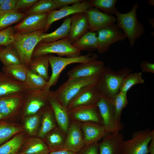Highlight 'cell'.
<instances>
[{
	"label": "cell",
	"mask_w": 154,
	"mask_h": 154,
	"mask_svg": "<svg viewBox=\"0 0 154 154\" xmlns=\"http://www.w3.org/2000/svg\"><path fill=\"white\" fill-rule=\"evenodd\" d=\"M102 75L68 79L54 91V93L60 102L67 109L70 101L80 91L88 87L97 85Z\"/></svg>",
	"instance_id": "cell-1"
},
{
	"label": "cell",
	"mask_w": 154,
	"mask_h": 154,
	"mask_svg": "<svg viewBox=\"0 0 154 154\" xmlns=\"http://www.w3.org/2000/svg\"><path fill=\"white\" fill-rule=\"evenodd\" d=\"M139 7L138 3L134 5L131 9L125 13H122L118 10L115 15L116 17L117 28L122 29L129 40V45L133 47L136 40L144 33L143 24L137 19L136 12Z\"/></svg>",
	"instance_id": "cell-2"
},
{
	"label": "cell",
	"mask_w": 154,
	"mask_h": 154,
	"mask_svg": "<svg viewBox=\"0 0 154 154\" xmlns=\"http://www.w3.org/2000/svg\"><path fill=\"white\" fill-rule=\"evenodd\" d=\"M43 32L44 30H40L27 34L14 33L11 44L19 55L21 64L28 66L34 50L40 42L41 35Z\"/></svg>",
	"instance_id": "cell-3"
},
{
	"label": "cell",
	"mask_w": 154,
	"mask_h": 154,
	"mask_svg": "<svg viewBox=\"0 0 154 154\" xmlns=\"http://www.w3.org/2000/svg\"><path fill=\"white\" fill-rule=\"evenodd\" d=\"M131 70L124 67L116 71L106 67L97 86L100 92L112 99L119 92L121 84Z\"/></svg>",
	"instance_id": "cell-4"
},
{
	"label": "cell",
	"mask_w": 154,
	"mask_h": 154,
	"mask_svg": "<svg viewBox=\"0 0 154 154\" xmlns=\"http://www.w3.org/2000/svg\"><path fill=\"white\" fill-rule=\"evenodd\" d=\"M48 57L52 72L46 88L49 90L51 87L56 84L60 73L67 66L71 64H81L96 60L98 56L96 53L89 52L85 55L70 57L55 56L49 54Z\"/></svg>",
	"instance_id": "cell-5"
},
{
	"label": "cell",
	"mask_w": 154,
	"mask_h": 154,
	"mask_svg": "<svg viewBox=\"0 0 154 154\" xmlns=\"http://www.w3.org/2000/svg\"><path fill=\"white\" fill-rule=\"evenodd\" d=\"M52 53L60 57H70L80 55L81 51L73 46L68 38L52 42H39L36 46L32 58Z\"/></svg>",
	"instance_id": "cell-6"
},
{
	"label": "cell",
	"mask_w": 154,
	"mask_h": 154,
	"mask_svg": "<svg viewBox=\"0 0 154 154\" xmlns=\"http://www.w3.org/2000/svg\"><path fill=\"white\" fill-rule=\"evenodd\" d=\"M154 135V130L148 129L135 132L129 139L124 141L123 154H147L149 146Z\"/></svg>",
	"instance_id": "cell-7"
},
{
	"label": "cell",
	"mask_w": 154,
	"mask_h": 154,
	"mask_svg": "<svg viewBox=\"0 0 154 154\" xmlns=\"http://www.w3.org/2000/svg\"><path fill=\"white\" fill-rule=\"evenodd\" d=\"M96 106L108 133L120 131L123 125L115 118L113 99L100 93Z\"/></svg>",
	"instance_id": "cell-8"
},
{
	"label": "cell",
	"mask_w": 154,
	"mask_h": 154,
	"mask_svg": "<svg viewBox=\"0 0 154 154\" xmlns=\"http://www.w3.org/2000/svg\"><path fill=\"white\" fill-rule=\"evenodd\" d=\"M97 32L98 47L97 50L100 54L106 52L112 44L123 40L127 38L123 32L114 24L102 29Z\"/></svg>",
	"instance_id": "cell-9"
},
{
	"label": "cell",
	"mask_w": 154,
	"mask_h": 154,
	"mask_svg": "<svg viewBox=\"0 0 154 154\" xmlns=\"http://www.w3.org/2000/svg\"><path fill=\"white\" fill-rule=\"evenodd\" d=\"M106 68L104 62L100 60L81 63L68 72V79L101 75Z\"/></svg>",
	"instance_id": "cell-10"
},
{
	"label": "cell",
	"mask_w": 154,
	"mask_h": 154,
	"mask_svg": "<svg viewBox=\"0 0 154 154\" xmlns=\"http://www.w3.org/2000/svg\"><path fill=\"white\" fill-rule=\"evenodd\" d=\"M48 13L27 16L14 27L15 32L27 34L40 30L44 31L47 25Z\"/></svg>",
	"instance_id": "cell-11"
},
{
	"label": "cell",
	"mask_w": 154,
	"mask_h": 154,
	"mask_svg": "<svg viewBox=\"0 0 154 154\" xmlns=\"http://www.w3.org/2000/svg\"><path fill=\"white\" fill-rule=\"evenodd\" d=\"M89 27V31L95 32L108 27L116 21V17L108 15L95 7H92L84 13Z\"/></svg>",
	"instance_id": "cell-12"
},
{
	"label": "cell",
	"mask_w": 154,
	"mask_h": 154,
	"mask_svg": "<svg viewBox=\"0 0 154 154\" xmlns=\"http://www.w3.org/2000/svg\"><path fill=\"white\" fill-rule=\"evenodd\" d=\"M92 7L88 1L75 3L71 6L66 7L58 10H54L48 13L46 27L44 32L48 31L51 25L54 22L62 18L73 14L85 13Z\"/></svg>",
	"instance_id": "cell-13"
},
{
	"label": "cell",
	"mask_w": 154,
	"mask_h": 154,
	"mask_svg": "<svg viewBox=\"0 0 154 154\" xmlns=\"http://www.w3.org/2000/svg\"><path fill=\"white\" fill-rule=\"evenodd\" d=\"M50 90L46 88L38 90L26 91L25 94L29 98L25 110L27 116L35 115L48 102V97Z\"/></svg>",
	"instance_id": "cell-14"
},
{
	"label": "cell",
	"mask_w": 154,
	"mask_h": 154,
	"mask_svg": "<svg viewBox=\"0 0 154 154\" xmlns=\"http://www.w3.org/2000/svg\"><path fill=\"white\" fill-rule=\"evenodd\" d=\"M123 134L117 131L108 134L98 143L99 154H120L124 143Z\"/></svg>",
	"instance_id": "cell-15"
},
{
	"label": "cell",
	"mask_w": 154,
	"mask_h": 154,
	"mask_svg": "<svg viewBox=\"0 0 154 154\" xmlns=\"http://www.w3.org/2000/svg\"><path fill=\"white\" fill-rule=\"evenodd\" d=\"M68 110L69 116L79 121L93 122L103 125L96 105L82 106Z\"/></svg>",
	"instance_id": "cell-16"
},
{
	"label": "cell",
	"mask_w": 154,
	"mask_h": 154,
	"mask_svg": "<svg viewBox=\"0 0 154 154\" xmlns=\"http://www.w3.org/2000/svg\"><path fill=\"white\" fill-rule=\"evenodd\" d=\"M97 85L88 87L80 91L70 101L67 109L68 110L82 106L96 105L100 94Z\"/></svg>",
	"instance_id": "cell-17"
},
{
	"label": "cell",
	"mask_w": 154,
	"mask_h": 154,
	"mask_svg": "<svg viewBox=\"0 0 154 154\" xmlns=\"http://www.w3.org/2000/svg\"><path fill=\"white\" fill-rule=\"evenodd\" d=\"M48 100L57 123L61 130L67 133L69 126L68 110L60 102L54 91L50 90Z\"/></svg>",
	"instance_id": "cell-18"
},
{
	"label": "cell",
	"mask_w": 154,
	"mask_h": 154,
	"mask_svg": "<svg viewBox=\"0 0 154 154\" xmlns=\"http://www.w3.org/2000/svg\"><path fill=\"white\" fill-rule=\"evenodd\" d=\"M84 146L98 143L108 134L103 125L93 122H84L81 124Z\"/></svg>",
	"instance_id": "cell-19"
},
{
	"label": "cell",
	"mask_w": 154,
	"mask_h": 154,
	"mask_svg": "<svg viewBox=\"0 0 154 154\" xmlns=\"http://www.w3.org/2000/svg\"><path fill=\"white\" fill-rule=\"evenodd\" d=\"M81 128L76 123L72 122L69 125L65 138L64 149L79 153L84 146Z\"/></svg>",
	"instance_id": "cell-20"
},
{
	"label": "cell",
	"mask_w": 154,
	"mask_h": 154,
	"mask_svg": "<svg viewBox=\"0 0 154 154\" xmlns=\"http://www.w3.org/2000/svg\"><path fill=\"white\" fill-rule=\"evenodd\" d=\"M23 83L0 72V99L25 92Z\"/></svg>",
	"instance_id": "cell-21"
},
{
	"label": "cell",
	"mask_w": 154,
	"mask_h": 154,
	"mask_svg": "<svg viewBox=\"0 0 154 154\" xmlns=\"http://www.w3.org/2000/svg\"><path fill=\"white\" fill-rule=\"evenodd\" d=\"M71 24L68 38L73 44L89 31L88 21L84 13H76L70 17Z\"/></svg>",
	"instance_id": "cell-22"
},
{
	"label": "cell",
	"mask_w": 154,
	"mask_h": 154,
	"mask_svg": "<svg viewBox=\"0 0 154 154\" xmlns=\"http://www.w3.org/2000/svg\"><path fill=\"white\" fill-rule=\"evenodd\" d=\"M70 16L66 17L61 25L51 33H43L41 35L40 42L47 43L55 41L68 37L71 24Z\"/></svg>",
	"instance_id": "cell-23"
},
{
	"label": "cell",
	"mask_w": 154,
	"mask_h": 154,
	"mask_svg": "<svg viewBox=\"0 0 154 154\" xmlns=\"http://www.w3.org/2000/svg\"><path fill=\"white\" fill-rule=\"evenodd\" d=\"M48 54H42L31 58L28 66L29 69L44 78L48 81L49 65Z\"/></svg>",
	"instance_id": "cell-24"
},
{
	"label": "cell",
	"mask_w": 154,
	"mask_h": 154,
	"mask_svg": "<svg viewBox=\"0 0 154 154\" xmlns=\"http://www.w3.org/2000/svg\"><path fill=\"white\" fill-rule=\"evenodd\" d=\"M19 151L27 154H48L50 152L46 144L39 137L27 139Z\"/></svg>",
	"instance_id": "cell-25"
},
{
	"label": "cell",
	"mask_w": 154,
	"mask_h": 154,
	"mask_svg": "<svg viewBox=\"0 0 154 154\" xmlns=\"http://www.w3.org/2000/svg\"><path fill=\"white\" fill-rule=\"evenodd\" d=\"M25 92L0 99V113L4 119L8 117L17 108Z\"/></svg>",
	"instance_id": "cell-26"
},
{
	"label": "cell",
	"mask_w": 154,
	"mask_h": 154,
	"mask_svg": "<svg viewBox=\"0 0 154 154\" xmlns=\"http://www.w3.org/2000/svg\"><path fill=\"white\" fill-rule=\"evenodd\" d=\"M75 48L81 51L91 52L97 50L98 40L95 32L88 31L72 44Z\"/></svg>",
	"instance_id": "cell-27"
},
{
	"label": "cell",
	"mask_w": 154,
	"mask_h": 154,
	"mask_svg": "<svg viewBox=\"0 0 154 154\" xmlns=\"http://www.w3.org/2000/svg\"><path fill=\"white\" fill-rule=\"evenodd\" d=\"M27 140L23 131L17 134L0 146V154H17Z\"/></svg>",
	"instance_id": "cell-28"
},
{
	"label": "cell",
	"mask_w": 154,
	"mask_h": 154,
	"mask_svg": "<svg viewBox=\"0 0 154 154\" xmlns=\"http://www.w3.org/2000/svg\"><path fill=\"white\" fill-rule=\"evenodd\" d=\"M27 15L23 13L13 10H0V31L8 27L20 22Z\"/></svg>",
	"instance_id": "cell-29"
},
{
	"label": "cell",
	"mask_w": 154,
	"mask_h": 154,
	"mask_svg": "<svg viewBox=\"0 0 154 154\" xmlns=\"http://www.w3.org/2000/svg\"><path fill=\"white\" fill-rule=\"evenodd\" d=\"M24 131L21 127L13 125L4 120H0V146L12 137Z\"/></svg>",
	"instance_id": "cell-30"
},
{
	"label": "cell",
	"mask_w": 154,
	"mask_h": 154,
	"mask_svg": "<svg viewBox=\"0 0 154 154\" xmlns=\"http://www.w3.org/2000/svg\"><path fill=\"white\" fill-rule=\"evenodd\" d=\"M47 82L43 77L29 69L26 79L23 84L25 90L27 91L45 88Z\"/></svg>",
	"instance_id": "cell-31"
},
{
	"label": "cell",
	"mask_w": 154,
	"mask_h": 154,
	"mask_svg": "<svg viewBox=\"0 0 154 154\" xmlns=\"http://www.w3.org/2000/svg\"><path fill=\"white\" fill-rule=\"evenodd\" d=\"M29 69L28 66L21 64L3 66L2 68V71L23 83L26 81Z\"/></svg>",
	"instance_id": "cell-32"
},
{
	"label": "cell",
	"mask_w": 154,
	"mask_h": 154,
	"mask_svg": "<svg viewBox=\"0 0 154 154\" xmlns=\"http://www.w3.org/2000/svg\"><path fill=\"white\" fill-rule=\"evenodd\" d=\"M57 6L53 0H38L24 13L27 15L42 14L56 10Z\"/></svg>",
	"instance_id": "cell-33"
},
{
	"label": "cell",
	"mask_w": 154,
	"mask_h": 154,
	"mask_svg": "<svg viewBox=\"0 0 154 154\" xmlns=\"http://www.w3.org/2000/svg\"><path fill=\"white\" fill-rule=\"evenodd\" d=\"M52 110L50 106L45 108L43 114L41 125L38 135L40 138H44L55 127Z\"/></svg>",
	"instance_id": "cell-34"
},
{
	"label": "cell",
	"mask_w": 154,
	"mask_h": 154,
	"mask_svg": "<svg viewBox=\"0 0 154 154\" xmlns=\"http://www.w3.org/2000/svg\"><path fill=\"white\" fill-rule=\"evenodd\" d=\"M65 138L62 133L57 129L48 135L46 144L50 152L64 149Z\"/></svg>",
	"instance_id": "cell-35"
},
{
	"label": "cell",
	"mask_w": 154,
	"mask_h": 154,
	"mask_svg": "<svg viewBox=\"0 0 154 154\" xmlns=\"http://www.w3.org/2000/svg\"><path fill=\"white\" fill-rule=\"evenodd\" d=\"M0 60L5 66L21 64L19 55L11 44L5 47L0 52Z\"/></svg>",
	"instance_id": "cell-36"
},
{
	"label": "cell",
	"mask_w": 154,
	"mask_h": 154,
	"mask_svg": "<svg viewBox=\"0 0 154 154\" xmlns=\"http://www.w3.org/2000/svg\"><path fill=\"white\" fill-rule=\"evenodd\" d=\"M88 1L92 7L101 10L109 15H115L117 10L116 7V0H90Z\"/></svg>",
	"instance_id": "cell-37"
},
{
	"label": "cell",
	"mask_w": 154,
	"mask_h": 154,
	"mask_svg": "<svg viewBox=\"0 0 154 154\" xmlns=\"http://www.w3.org/2000/svg\"><path fill=\"white\" fill-rule=\"evenodd\" d=\"M142 73L137 72L131 73L127 75L122 81L119 88V92H125L134 85L144 82Z\"/></svg>",
	"instance_id": "cell-38"
},
{
	"label": "cell",
	"mask_w": 154,
	"mask_h": 154,
	"mask_svg": "<svg viewBox=\"0 0 154 154\" xmlns=\"http://www.w3.org/2000/svg\"><path fill=\"white\" fill-rule=\"evenodd\" d=\"M115 117L116 120L121 123V118L123 109L128 104L127 93L119 92L113 99Z\"/></svg>",
	"instance_id": "cell-39"
},
{
	"label": "cell",
	"mask_w": 154,
	"mask_h": 154,
	"mask_svg": "<svg viewBox=\"0 0 154 154\" xmlns=\"http://www.w3.org/2000/svg\"><path fill=\"white\" fill-rule=\"evenodd\" d=\"M41 113L29 116L25 119L24 128L30 135H33L36 132L38 127Z\"/></svg>",
	"instance_id": "cell-40"
},
{
	"label": "cell",
	"mask_w": 154,
	"mask_h": 154,
	"mask_svg": "<svg viewBox=\"0 0 154 154\" xmlns=\"http://www.w3.org/2000/svg\"><path fill=\"white\" fill-rule=\"evenodd\" d=\"M15 33L14 27L12 26L0 31V46L5 47L11 44Z\"/></svg>",
	"instance_id": "cell-41"
},
{
	"label": "cell",
	"mask_w": 154,
	"mask_h": 154,
	"mask_svg": "<svg viewBox=\"0 0 154 154\" xmlns=\"http://www.w3.org/2000/svg\"><path fill=\"white\" fill-rule=\"evenodd\" d=\"M38 0H17L14 10L21 13L29 9Z\"/></svg>",
	"instance_id": "cell-42"
},
{
	"label": "cell",
	"mask_w": 154,
	"mask_h": 154,
	"mask_svg": "<svg viewBox=\"0 0 154 154\" xmlns=\"http://www.w3.org/2000/svg\"><path fill=\"white\" fill-rule=\"evenodd\" d=\"M79 154H99L98 143L85 146Z\"/></svg>",
	"instance_id": "cell-43"
},
{
	"label": "cell",
	"mask_w": 154,
	"mask_h": 154,
	"mask_svg": "<svg viewBox=\"0 0 154 154\" xmlns=\"http://www.w3.org/2000/svg\"><path fill=\"white\" fill-rule=\"evenodd\" d=\"M57 9H60L75 3L83 1L82 0H53Z\"/></svg>",
	"instance_id": "cell-44"
},
{
	"label": "cell",
	"mask_w": 154,
	"mask_h": 154,
	"mask_svg": "<svg viewBox=\"0 0 154 154\" xmlns=\"http://www.w3.org/2000/svg\"><path fill=\"white\" fill-rule=\"evenodd\" d=\"M142 72L144 73H154V64L147 60L141 62L140 64Z\"/></svg>",
	"instance_id": "cell-45"
},
{
	"label": "cell",
	"mask_w": 154,
	"mask_h": 154,
	"mask_svg": "<svg viewBox=\"0 0 154 154\" xmlns=\"http://www.w3.org/2000/svg\"><path fill=\"white\" fill-rule=\"evenodd\" d=\"M17 0H7L6 2L0 6V10L11 11L15 9Z\"/></svg>",
	"instance_id": "cell-46"
},
{
	"label": "cell",
	"mask_w": 154,
	"mask_h": 154,
	"mask_svg": "<svg viewBox=\"0 0 154 154\" xmlns=\"http://www.w3.org/2000/svg\"><path fill=\"white\" fill-rule=\"evenodd\" d=\"M48 154H79V153L74 152L64 149L50 152Z\"/></svg>",
	"instance_id": "cell-47"
},
{
	"label": "cell",
	"mask_w": 154,
	"mask_h": 154,
	"mask_svg": "<svg viewBox=\"0 0 154 154\" xmlns=\"http://www.w3.org/2000/svg\"><path fill=\"white\" fill-rule=\"evenodd\" d=\"M148 149L150 154H154V135L149 143Z\"/></svg>",
	"instance_id": "cell-48"
},
{
	"label": "cell",
	"mask_w": 154,
	"mask_h": 154,
	"mask_svg": "<svg viewBox=\"0 0 154 154\" xmlns=\"http://www.w3.org/2000/svg\"><path fill=\"white\" fill-rule=\"evenodd\" d=\"M7 0H0V6L4 3Z\"/></svg>",
	"instance_id": "cell-49"
},
{
	"label": "cell",
	"mask_w": 154,
	"mask_h": 154,
	"mask_svg": "<svg viewBox=\"0 0 154 154\" xmlns=\"http://www.w3.org/2000/svg\"><path fill=\"white\" fill-rule=\"evenodd\" d=\"M5 47L0 46V52L3 50Z\"/></svg>",
	"instance_id": "cell-50"
},
{
	"label": "cell",
	"mask_w": 154,
	"mask_h": 154,
	"mask_svg": "<svg viewBox=\"0 0 154 154\" xmlns=\"http://www.w3.org/2000/svg\"><path fill=\"white\" fill-rule=\"evenodd\" d=\"M4 119L2 115L0 113V120Z\"/></svg>",
	"instance_id": "cell-51"
},
{
	"label": "cell",
	"mask_w": 154,
	"mask_h": 154,
	"mask_svg": "<svg viewBox=\"0 0 154 154\" xmlns=\"http://www.w3.org/2000/svg\"><path fill=\"white\" fill-rule=\"evenodd\" d=\"M17 154H27L21 152L19 151Z\"/></svg>",
	"instance_id": "cell-52"
},
{
	"label": "cell",
	"mask_w": 154,
	"mask_h": 154,
	"mask_svg": "<svg viewBox=\"0 0 154 154\" xmlns=\"http://www.w3.org/2000/svg\"><path fill=\"white\" fill-rule=\"evenodd\" d=\"M123 154L121 153V154Z\"/></svg>",
	"instance_id": "cell-53"
}]
</instances>
